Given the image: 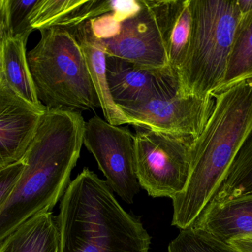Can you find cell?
I'll return each mask as SVG.
<instances>
[{"instance_id": "7c38bea8", "label": "cell", "mask_w": 252, "mask_h": 252, "mask_svg": "<svg viewBox=\"0 0 252 252\" xmlns=\"http://www.w3.org/2000/svg\"><path fill=\"white\" fill-rule=\"evenodd\" d=\"M31 33L14 34L7 0H0V75L19 97L39 110L45 111L37 97L27 59L26 44Z\"/></svg>"}, {"instance_id": "3957f363", "label": "cell", "mask_w": 252, "mask_h": 252, "mask_svg": "<svg viewBox=\"0 0 252 252\" xmlns=\"http://www.w3.org/2000/svg\"><path fill=\"white\" fill-rule=\"evenodd\" d=\"M59 252H148L151 237L105 180L84 168L70 182L56 217Z\"/></svg>"}, {"instance_id": "7402d4cb", "label": "cell", "mask_w": 252, "mask_h": 252, "mask_svg": "<svg viewBox=\"0 0 252 252\" xmlns=\"http://www.w3.org/2000/svg\"><path fill=\"white\" fill-rule=\"evenodd\" d=\"M22 159L0 168V207L4 204L17 183L23 170Z\"/></svg>"}, {"instance_id": "6da1fadb", "label": "cell", "mask_w": 252, "mask_h": 252, "mask_svg": "<svg viewBox=\"0 0 252 252\" xmlns=\"http://www.w3.org/2000/svg\"><path fill=\"white\" fill-rule=\"evenodd\" d=\"M81 112L46 109L23 158V170L0 207V243L31 217L51 212L70 183L84 144Z\"/></svg>"}, {"instance_id": "7a4b0ae2", "label": "cell", "mask_w": 252, "mask_h": 252, "mask_svg": "<svg viewBox=\"0 0 252 252\" xmlns=\"http://www.w3.org/2000/svg\"><path fill=\"white\" fill-rule=\"evenodd\" d=\"M214 97L211 115L192 144L186 187L173 199L172 226L179 229L190 227L199 217L252 131V78Z\"/></svg>"}, {"instance_id": "52a82bcc", "label": "cell", "mask_w": 252, "mask_h": 252, "mask_svg": "<svg viewBox=\"0 0 252 252\" xmlns=\"http://www.w3.org/2000/svg\"><path fill=\"white\" fill-rule=\"evenodd\" d=\"M140 10L122 23L117 36L98 40L106 56L138 66H169L166 45L169 0H139Z\"/></svg>"}, {"instance_id": "ac0fdd59", "label": "cell", "mask_w": 252, "mask_h": 252, "mask_svg": "<svg viewBox=\"0 0 252 252\" xmlns=\"http://www.w3.org/2000/svg\"><path fill=\"white\" fill-rule=\"evenodd\" d=\"M252 192V131L232 161L220 187L210 203H220Z\"/></svg>"}, {"instance_id": "30bf717a", "label": "cell", "mask_w": 252, "mask_h": 252, "mask_svg": "<svg viewBox=\"0 0 252 252\" xmlns=\"http://www.w3.org/2000/svg\"><path fill=\"white\" fill-rule=\"evenodd\" d=\"M106 65L109 90L118 105L170 99L179 93V78L170 68H145L106 55Z\"/></svg>"}, {"instance_id": "ba28073f", "label": "cell", "mask_w": 252, "mask_h": 252, "mask_svg": "<svg viewBox=\"0 0 252 252\" xmlns=\"http://www.w3.org/2000/svg\"><path fill=\"white\" fill-rule=\"evenodd\" d=\"M84 144L95 158L112 192L133 204L140 189L135 170V136L128 129L94 115L86 122Z\"/></svg>"}, {"instance_id": "277c9868", "label": "cell", "mask_w": 252, "mask_h": 252, "mask_svg": "<svg viewBox=\"0 0 252 252\" xmlns=\"http://www.w3.org/2000/svg\"><path fill=\"white\" fill-rule=\"evenodd\" d=\"M192 32L178 71L179 94L214 96L224 81L239 27L237 0H190Z\"/></svg>"}, {"instance_id": "e0dca14e", "label": "cell", "mask_w": 252, "mask_h": 252, "mask_svg": "<svg viewBox=\"0 0 252 252\" xmlns=\"http://www.w3.org/2000/svg\"><path fill=\"white\" fill-rule=\"evenodd\" d=\"M191 32L190 0H169L166 45L169 66L176 74L186 57Z\"/></svg>"}, {"instance_id": "8fae6325", "label": "cell", "mask_w": 252, "mask_h": 252, "mask_svg": "<svg viewBox=\"0 0 252 252\" xmlns=\"http://www.w3.org/2000/svg\"><path fill=\"white\" fill-rule=\"evenodd\" d=\"M44 112L17 96L0 75V168L23 158Z\"/></svg>"}, {"instance_id": "9a60e30c", "label": "cell", "mask_w": 252, "mask_h": 252, "mask_svg": "<svg viewBox=\"0 0 252 252\" xmlns=\"http://www.w3.org/2000/svg\"><path fill=\"white\" fill-rule=\"evenodd\" d=\"M81 44L93 87L105 120L112 125L129 124L124 111L112 99L106 77V53L93 35L90 21L71 28Z\"/></svg>"}, {"instance_id": "8992f818", "label": "cell", "mask_w": 252, "mask_h": 252, "mask_svg": "<svg viewBox=\"0 0 252 252\" xmlns=\"http://www.w3.org/2000/svg\"><path fill=\"white\" fill-rule=\"evenodd\" d=\"M195 139L144 130L135 135V170L139 186L152 198L174 199L189 179Z\"/></svg>"}, {"instance_id": "9c48e42d", "label": "cell", "mask_w": 252, "mask_h": 252, "mask_svg": "<svg viewBox=\"0 0 252 252\" xmlns=\"http://www.w3.org/2000/svg\"><path fill=\"white\" fill-rule=\"evenodd\" d=\"M215 105L214 96H184L118 105L133 127L197 139L205 127Z\"/></svg>"}, {"instance_id": "d6986e66", "label": "cell", "mask_w": 252, "mask_h": 252, "mask_svg": "<svg viewBox=\"0 0 252 252\" xmlns=\"http://www.w3.org/2000/svg\"><path fill=\"white\" fill-rule=\"evenodd\" d=\"M250 78H252V19L247 22L239 21L224 81L219 92Z\"/></svg>"}, {"instance_id": "2e32d148", "label": "cell", "mask_w": 252, "mask_h": 252, "mask_svg": "<svg viewBox=\"0 0 252 252\" xmlns=\"http://www.w3.org/2000/svg\"><path fill=\"white\" fill-rule=\"evenodd\" d=\"M0 252H59L56 217L46 212L31 217L0 243Z\"/></svg>"}, {"instance_id": "603a6c76", "label": "cell", "mask_w": 252, "mask_h": 252, "mask_svg": "<svg viewBox=\"0 0 252 252\" xmlns=\"http://www.w3.org/2000/svg\"><path fill=\"white\" fill-rule=\"evenodd\" d=\"M36 0H7V10L9 19L14 34H21V28L25 18L33 7Z\"/></svg>"}, {"instance_id": "cb8c5ba5", "label": "cell", "mask_w": 252, "mask_h": 252, "mask_svg": "<svg viewBox=\"0 0 252 252\" xmlns=\"http://www.w3.org/2000/svg\"><path fill=\"white\" fill-rule=\"evenodd\" d=\"M227 244L239 252H252V236L232 240Z\"/></svg>"}, {"instance_id": "44dd1931", "label": "cell", "mask_w": 252, "mask_h": 252, "mask_svg": "<svg viewBox=\"0 0 252 252\" xmlns=\"http://www.w3.org/2000/svg\"><path fill=\"white\" fill-rule=\"evenodd\" d=\"M93 35L97 39L114 38L119 34L124 21L115 12L106 13L90 21Z\"/></svg>"}, {"instance_id": "ffe728a7", "label": "cell", "mask_w": 252, "mask_h": 252, "mask_svg": "<svg viewBox=\"0 0 252 252\" xmlns=\"http://www.w3.org/2000/svg\"><path fill=\"white\" fill-rule=\"evenodd\" d=\"M167 252H239L229 244L218 241L195 228L180 229L178 236L170 243Z\"/></svg>"}, {"instance_id": "5bb4252c", "label": "cell", "mask_w": 252, "mask_h": 252, "mask_svg": "<svg viewBox=\"0 0 252 252\" xmlns=\"http://www.w3.org/2000/svg\"><path fill=\"white\" fill-rule=\"evenodd\" d=\"M192 227L225 244L252 236V192L220 203H210Z\"/></svg>"}, {"instance_id": "5b68a950", "label": "cell", "mask_w": 252, "mask_h": 252, "mask_svg": "<svg viewBox=\"0 0 252 252\" xmlns=\"http://www.w3.org/2000/svg\"><path fill=\"white\" fill-rule=\"evenodd\" d=\"M27 53L37 97L47 109L94 110L100 108L81 44L71 28L40 30Z\"/></svg>"}, {"instance_id": "4fadbf2b", "label": "cell", "mask_w": 252, "mask_h": 252, "mask_svg": "<svg viewBox=\"0 0 252 252\" xmlns=\"http://www.w3.org/2000/svg\"><path fill=\"white\" fill-rule=\"evenodd\" d=\"M113 0H36L21 33L59 27L72 28L113 11Z\"/></svg>"}]
</instances>
